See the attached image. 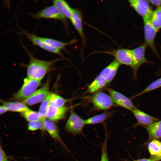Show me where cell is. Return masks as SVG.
Wrapping results in <instances>:
<instances>
[{
  "mask_svg": "<svg viewBox=\"0 0 161 161\" xmlns=\"http://www.w3.org/2000/svg\"><path fill=\"white\" fill-rule=\"evenodd\" d=\"M30 58L27 67V77L41 81L49 71L52 65L59 61L57 59L50 61H46L35 58L27 49H25Z\"/></svg>",
  "mask_w": 161,
  "mask_h": 161,
  "instance_id": "6da1fadb",
  "label": "cell"
},
{
  "mask_svg": "<svg viewBox=\"0 0 161 161\" xmlns=\"http://www.w3.org/2000/svg\"><path fill=\"white\" fill-rule=\"evenodd\" d=\"M41 84V81L27 77L24 78L23 83L19 90L14 94L12 100L22 101L28 98L36 91Z\"/></svg>",
  "mask_w": 161,
  "mask_h": 161,
  "instance_id": "7a4b0ae2",
  "label": "cell"
},
{
  "mask_svg": "<svg viewBox=\"0 0 161 161\" xmlns=\"http://www.w3.org/2000/svg\"><path fill=\"white\" fill-rule=\"evenodd\" d=\"M147 47L144 44L131 50L132 56V62L131 66L133 72V76L136 78L137 72L140 66L145 63L150 62L146 58L145 50Z\"/></svg>",
  "mask_w": 161,
  "mask_h": 161,
  "instance_id": "3957f363",
  "label": "cell"
},
{
  "mask_svg": "<svg viewBox=\"0 0 161 161\" xmlns=\"http://www.w3.org/2000/svg\"><path fill=\"white\" fill-rule=\"evenodd\" d=\"M96 53L108 54L113 56L120 64L131 66L132 62L131 50L125 48L114 49L111 51H97Z\"/></svg>",
  "mask_w": 161,
  "mask_h": 161,
  "instance_id": "277c9868",
  "label": "cell"
},
{
  "mask_svg": "<svg viewBox=\"0 0 161 161\" xmlns=\"http://www.w3.org/2000/svg\"><path fill=\"white\" fill-rule=\"evenodd\" d=\"M85 120L72 109L65 126L66 131L73 134L81 133L85 124Z\"/></svg>",
  "mask_w": 161,
  "mask_h": 161,
  "instance_id": "5b68a950",
  "label": "cell"
},
{
  "mask_svg": "<svg viewBox=\"0 0 161 161\" xmlns=\"http://www.w3.org/2000/svg\"><path fill=\"white\" fill-rule=\"evenodd\" d=\"M151 15L143 18L144 33V43L147 47H149L154 52L158 55L154 42L157 31L152 26L150 22L149 18Z\"/></svg>",
  "mask_w": 161,
  "mask_h": 161,
  "instance_id": "8992f818",
  "label": "cell"
},
{
  "mask_svg": "<svg viewBox=\"0 0 161 161\" xmlns=\"http://www.w3.org/2000/svg\"><path fill=\"white\" fill-rule=\"evenodd\" d=\"M90 101L95 108L98 110L108 109L114 104L110 96L102 92L95 93L91 97Z\"/></svg>",
  "mask_w": 161,
  "mask_h": 161,
  "instance_id": "52a82bcc",
  "label": "cell"
},
{
  "mask_svg": "<svg viewBox=\"0 0 161 161\" xmlns=\"http://www.w3.org/2000/svg\"><path fill=\"white\" fill-rule=\"evenodd\" d=\"M106 90L111 97L114 104L131 111L136 107L130 98L122 93L110 88H107Z\"/></svg>",
  "mask_w": 161,
  "mask_h": 161,
  "instance_id": "ba28073f",
  "label": "cell"
},
{
  "mask_svg": "<svg viewBox=\"0 0 161 161\" xmlns=\"http://www.w3.org/2000/svg\"><path fill=\"white\" fill-rule=\"evenodd\" d=\"M35 19H50L66 21L65 18L54 5L47 7L39 11L37 13L32 14Z\"/></svg>",
  "mask_w": 161,
  "mask_h": 161,
  "instance_id": "9c48e42d",
  "label": "cell"
},
{
  "mask_svg": "<svg viewBox=\"0 0 161 161\" xmlns=\"http://www.w3.org/2000/svg\"><path fill=\"white\" fill-rule=\"evenodd\" d=\"M70 19L81 39L82 45L80 55L82 57L83 55L84 47L86 43V38L83 32L82 16L80 10L78 9H74L73 13Z\"/></svg>",
  "mask_w": 161,
  "mask_h": 161,
  "instance_id": "30bf717a",
  "label": "cell"
},
{
  "mask_svg": "<svg viewBox=\"0 0 161 161\" xmlns=\"http://www.w3.org/2000/svg\"><path fill=\"white\" fill-rule=\"evenodd\" d=\"M49 93V83L47 82L43 86L36 90L30 97L22 102L26 105H33L42 102Z\"/></svg>",
  "mask_w": 161,
  "mask_h": 161,
  "instance_id": "8fae6325",
  "label": "cell"
},
{
  "mask_svg": "<svg viewBox=\"0 0 161 161\" xmlns=\"http://www.w3.org/2000/svg\"><path fill=\"white\" fill-rule=\"evenodd\" d=\"M130 5L143 18L149 16L153 11L149 2L145 0H129Z\"/></svg>",
  "mask_w": 161,
  "mask_h": 161,
  "instance_id": "7c38bea8",
  "label": "cell"
},
{
  "mask_svg": "<svg viewBox=\"0 0 161 161\" xmlns=\"http://www.w3.org/2000/svg\"><path fill=\"white\" fill-rule=\"evenodd\" d=\"M23 33L27 36V38L34 44L38 46L47 51L63 57L61 50L53 48L48 45L43 41L40 38V37L27 32H25Z\"/></svg>",
  "mask_w": 161,
  "mask_h": 161,
  "instance_id": "4fadbf2b",
  "label": "cell"
},
{
  "mask_svg": "<svg viewBox=\"0 0 161 161\" xmlns=\"http://www.w3.org/2000/svg\"><path fill=\"white\" fill-rule=\"evenodd\" d=\"M68 109V107L66 106L58 108L49 104L46 113V118L54 122L63 119L64 118Z\"/></svg>",
  "mask_w": 161,
  "mask_h": 161,
  "instance_id": "5bb4252c",
  "label": "cell"
},
{
  "mask_svg": "<svg viewBox=\"0 0 161 161\" xmlns=\"http://www.w3.org/2000/svg\"><path fill=\"white\" fill-rule=\"evenodd\" d=\"M45 130L50 136L55 141L59 142L66 148L65 143L62 140L56 124L54 121L47 119L43 120Z\"/></svg>",
  "mask_w": 161,
  "mask_h": 161,
  "instance_id": "9a60e30c",
  "label": "cell"
},
{
  "mask_svg": "<svg viewBox=\"0 0 161 161\" xmlns=\"http://www.w3.org/2000/svg\"><path fill=\"white\" fill-rule=\"evenodd\" d=\"M137 119V125L146 126L160 120L158 118L151 116L136 107L131 111Z\"/></svg>",
  "mask_w": 161,
  "mask_h": 161,
  "instance_id": "2e32d148",
  "label": "cell"
},
{
  "mask_svg": "<svg viewBox=\"0 0 161 161\" xmlns=\"http://www.w3.org/2000/svg\"><path fill=\"white\" fill-rule=\"evenodd\" d=\"M120 65L114 59L103 69L100 74L106 78L108 83L112 80L115 77Z\"/></svg>",
  "mask_w": 161,
  "mask_h": 161,
  "instance_id": "e0dca14e",
  "label": "cell"
},
{
  "mask_svg": "<svg viewBox=\"0 0 161 161\" xmlns=\"http://www.w3.org/2000/svg\"><path fill=\"white\" fill-rule=\"evenodd\" d=\"M0 102L7 111L21 113L30 109L26 104L22 102L6 101L0 98Z\"/></svg>",
  "mask_w": 161,
  "mask_h": 161,
  "instance_id": "ac0fdd59",
  "label": "cell"
},
{
  "mask_svg": "<svg viewBox=\"0 0 161 161\" xmlns=\"http://www.w3.org/2000/svg\"><path fill=\"white\" fill-rule=\"evenodd\" d=\"M53 3L65 18H70L74 9L72 8L66 1L64 0H54L53 1Z\"/></svg>",
  "mask_w": 161,
  "mask_h": 161,
  "instance_id": "d6986e66",
  "label": "cell"
},
{
  "mask_svg": "<svg viewBox=\"0 0 161 161\" xmlns=\"http://www.w3.org/2000/svg\"><path fill=\"white\" fill-rule=\"evenodd\" d=\"M40 38L50 46L55 48L61 50H66L67 46L73 44L78 41V40L74 39L68 42H64L55 39L40 37Z\"/></svg>",
  "mask_w": 161,
  "mask_h": 161,
  "instance_id": "ffe728a7",
  "label": "cell"
},
{
  "mask_svg": "<svg viewBox=\"0 0 161 161\" xmlns=\"http://www.w3.org/2000/svg\"><path fill=\"white\" fill-rule=\"evenodd\" d=\"M106 78L99 74L88 87L87 91L90 93H93L104 87L107 84Z\"/></svg>",
  "mask_w": 161,
  "mask_h": 161,
  "instance_id": "44dd1931",
  "label": "cell"
},
{
  "mask_svg": "<svg viewBox=\"0 0 161 161\" xmlns=\"http://www.w3.org/2000/svg\"><path fill=\"white\" fill-rule=\"evenodd\" d=\"M151 139H156L161 137V120L145 126Z\"/></svg>",
  "mask_w": 161,
  "mask_h": 161,
  "instance_id": "7402d4cb",
  "label": "cell"
},
{
  "mask_svg": "<svg viewBox=\"0 0 161 161\" xmlns=\"http://www.w3.org/2000/svg\"><path fill=\"white\" fill-rule=\"evenodd\" d=\"M149 21L152 26L157 31L161 28V7L153 11Z\"/></svg>",
  "mask_w": 161,
  "mask_h": 161,
  "instance_id": "603a6c76",
  "label": "cell"
},
{
  "mask_svg": "<svg viewBox=\"0 0 161 161\" xmlns=\"http://www.w3.org/2000/svg\"><path fill=\"white\" fill-rule=\"evenodd\" d=\"M111 117V115L109 112L103 113L85 120V124L93 125L101 123Z\"/></svg>",
  "mask_w": 161,
  "mask_h": 161,
  "instance_id": "cb8c5ba5",
  "label": "cell"
},
{
  "mask_svg": "<svg viewBox=\"0 0 161 161\" xmlns=\"http://www.w3.org/2000/svg\"><path fill=\"white\" fill-rule=\"evenodd\" d=\"M70 100L56 94H51L49 99V104L58 108L64 106L65 104Z\"/></svg>",
  "mask_w": 161,
  "mask_h": 161,
  "instance_id": "d4e9b609",
  "label": "cell"
},
{
  "mask_svg": "<svg viewBox=\"0 0 161 161\" xmlns=\"http://www.w3.org/2000/svg\"><path fill=\"white\" fill-rule=\"evenodd\" d=\"M148 149L151 156L158 155L160 157L161 142L156 139L153 140L148 144Z\"/></svg>",
  "mask_w": 161,
  "mask_h": 161,
  "instance_id": "484cf974",
  "label": "cell"
},
{
  "mask_svg": "<svg viewBox=\"0 0 161 161\" xmlns=\"http://www.w3.org/2000/svg\"><path fill=\"white\" fill-rule=\"evenodd\" d=\"M20 114L29 122L42 120L40 118L38 112L30 109L20 113Z\"/></svg>",
  "mask_w": 161,
  "mask_h": 161,
  "instance_id": "4316f807",
  "label": "cell"
},
{
  "mask_svg": "<svg viewBox=\"0 0 161 161\" xmlns=\"http://www.w3.org/2000/svg\"><path fill=\"white\" fill-rule=\"evenodd\" d=\"M161 87V78L154 81L149 84L140 93L134 95L133 97L135 98L143 95L145 93L156 89Z\"/></svg>",
  "mask_w": 161,
  "mask_h": 161,
  "instance_id": "83f0119b",
  "label": "cell"
},
{
  "mask_svg": "<svg viewBox=\"0 0 161 161\" xmlns=\"http://www.w3.org/2000/svg\"><path fill=\"white\" fill-rule=\"evenodd\" d=\"M43 120L30 122L28 124V130L31 131L40 130L42 132L45 131V128Z\"/></svg>",
  "mask_w": 161,
  "mask_h": 161,
  "instance_id": "f1b7e54d",
  "label": "cell"
},
{
  "mask_svg": "<svg viewBox=\"0 0 161 161\" xmlns=\"http://www.w3.org/2000/svg\"><path fill=\"white\" fill-rule=\"evenodd\" d=\"M51 93L50 92L47 97L42 102L39 107V115L41 119L46 118V113L49 105V99Z\"/></svg>",
  "mask_w": 161,
  "mask_h": 161,
  "instance_id": "f546056e",
  "label": "cell"
},
{
  "mask_svg": "<svg viewBox=\"0 0 161 161\" xmlns=\"http://www.w3.org/2000/svg\"><path fill=\"white\" fill-rule=\"evenodd\" d=\"M105 135L104 140L101 144V153L100 161H109L107 147L109 134L107 131H105Z\"/></svg>",
  "mask_w": 161,
  "mask_h": 161,
  "instance_id": "4dcf8cb0",
  "label": "cell"
},
{
  "mask_svg": "<svg viewBox=\"0 0 161 161\" xmlns=\"http://www.w3.org/2000/svg\"><path fill=\"white\" fill-rule=\"evenodd\" d=\"M160 157L158 155L151 156L149 158H143L134 161H159L161 160Z\"/></svg>",
  "mask_w": 161,
  "mask_h": 161,
  "instance_id": "1f68e13d",
  "label": "cell"
},
{
  "mask_svg": "<svg viewBox=\"0 0 161 161\" xmlns=\"http://www.w3.org/2000/svg\"><path fill=\"white\" fill-rule=\"evenodd\" d=\"M7 156L0 145V161H7Z\"/></svg>",
  "mask_w": 161,
  "mask_h": 161,
  "instance_id": "d6a6232c",
  "label": "cell"
},
{
  "mask_svg": "<svg viewBox=\"0 0 161 161\" xmlns=\"http://www.w3.org/2000/svg\"><path fill=\"white\" fill-rule=\"evenodd\" d=\"M148 2L158 7H161V0H149Z\"/></svg>",
  "mask_w": 161,
  "mask_h": 161,
  "instance_id": "836d02e7",
  "label": "cell"
},
{
  "mask_svg": "<svg viewBox=\"0 0 161 161\" xmlns=\"http://www.w3.org/2000/svg\"><path fill=\"white\" fill-rule=\"evenodd\" d=\"M7 111L2 105H0V115L6 112Z\"/></svg>",
  "mask_w": 161,
  "mask_h": 161,
  "instance_id": "e575fe53",
  "label": "cell"
},
{
  "mask_svg": "<svg viewBox=\"0 0 161 161\" xmlns=\"http://www.w3.org/2000/svg\"></svg>",
  "mask_w": 161,
  "mask_h": 161,
  "instance_id": "d590c367",
  "label": "cell"
},
{
  "mask_svg": "<svg viewBox=\"0 0 161 161\" xmlns=\"http://www.w3.org/2000/svg\"><path fill=\"white\" fill-rule=\"evenodd\" d=\"M160 158H161V155H160Z\"/></svg>",
  "mask_w": 161,
  "mask_h": 161,
  "instance_id": "8d00e7d4",
  "label": "cell"
},
{
  "mask_svg": "<svg viewBox=\"0 0 161 161\" xmlns=\"http://www.w3.org/2000/svg\"><path fill=\"white\" fill-rule=\"evenodd\" d=\"M7 161H8V160Z\"/></svg>",
  "mask_w": 161,
  "mask_h": 161,
  "instance_id": "74e56055",
  "label": "cell"
},
{
  "mask_svg": "<svg viewBox=\"0 0 161 161\" xmlns=\"http://www.w3.org/2000/svg\"></svg>",
  "mask_w": 161,
  "mask_h": 161,
  "instance_id": "f35d334b",
  "label": "cell"
}]
</instances>
